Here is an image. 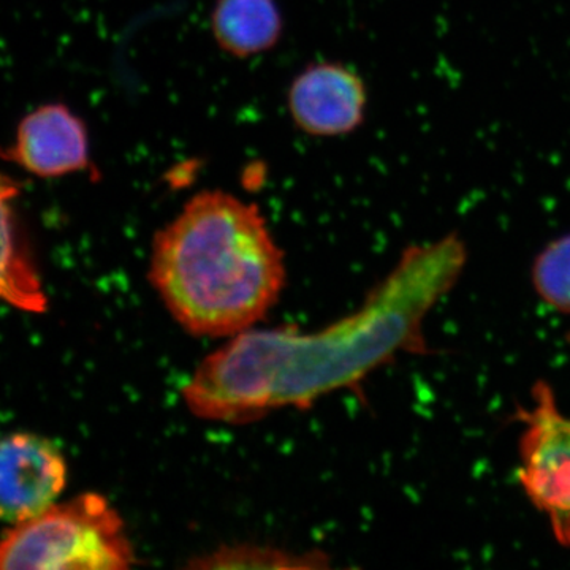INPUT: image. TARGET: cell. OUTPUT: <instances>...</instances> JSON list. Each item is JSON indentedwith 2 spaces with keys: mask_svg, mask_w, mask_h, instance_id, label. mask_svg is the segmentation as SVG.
Here are the masks:
<instances>
[{
  "mask_svg": "<svg viewBox=\"0 0 570 570\" xmlns=\"http://www.w3.org/2000/svg\"><path fill=\"white\" fill-rule=\"evenodd\" d=\"M468 257L456 230L407 246L362 306L325 328H253L230 337L194 371L184 403L195 417L245 425L358 387L404 352L430 354L428 314L459 283Z\"/></svg>",
  "mask_w": 570,
  "mask_h": 570,
  "instance_id": "1",
  "label": "cell"
},
{
  "mask_svg": "<svg viewBox=\"0 0 570 570\" xmlns=\"http://www.w3.org/2000/svg\"><path fill=\"white\" fill-rule=\"evenodd\" d=\"M285 277L261 208L224 190L195 194L154 235L149 281L190 335L230 340L253 330L275 307Z\"/></svg>",
  "mask_w": 570,
  "mask_h": 570,
  "instance_id": "2",
  "label": "cell"
},
{
  "mask_svg": "<svg viewBox=\"0 0 570 570\" xmlns=\"http://www.w3.org/2000/svg\"><path fill=\"white\" fill-rule=\"evenodd\" d=\"M135 561L122 517L99 493L56 502L0 539L2 570H124Z\"/></svg>",
  "mask_w": 570,
  "mask_h": 570,
  "instance_id": "3",
  "label": "cell"
},
{
  "mask_svg": "<svg viewBox=\"0 0 570 570\" xmlns=\"http://www.w3.org/2000/svg\"><path fill=\"white\" fill-rule=\"evenodd\" d=\"M531 409L521 407L519 480L539 512L549 519L561 546L570 547V417L558 407L553 390L538 382Z\"/></svg>",
  "mask_w": 570,
  "mask_h": 570,
  "instance_id": "4",
  "label": "cell"
},
{
  "mask_svg": "<svg viewBox=\"0 0 570 570\" xmlns=\"http://www.w3.org/2000/svg\"><path fill=\"white\" fill-rule=\"evenodd\" d=\"M370 94L362 75L343 62L305 67L287 91V110L299 132L316 138L347 137L366 121Z\"/></svg>",
  "mask_w": 570,
  "mask_h": 570,
  "instance_id": "5",
  "label": "cell"
},
{
  "mask_svg": "<svg viewBox=\"0 0 570 570\" xmlns=\"http://www.w3.org/2000/svg\"><path fill=\"white\" fill-rule=\"evenodd\" d=\"M66 456L36 433L0 438V521L14 527L59 501L67 487Z\"/></svg>",
  "mask_w": 570,
  "mask_h": 570,
  "instance_id": "6",
  "label": "cell"
},
{
  "mask_svg": "<svg viewBox=\"0 0 570 570\" xmlns=\"http://www.w3.org/2000/svg\"><path fill=\"white\" fill-rule=\"evenodd\" d=\"M0 159L39 178L80 174L91 167L88 127L66 105H43L22 119L17 141L0 148Z\"/></svg>",
  "mask_w": 570,
  "mask_h": 570,
  "instance_id": "7",
  "label": "cell"
},
{
  "mask_svg": "<svg viewBox=\"0 0 570 570\" xmlns=\"http://www.w3.org/2000/svg\"><path fill=\"white\" fill-rule=\"evenodd\" d=\"M20 187L0 175V302L22 313L43 314L48 296L28 246L22 242L11 202Z\"/></svg>",
  "mask_w": 570,
  "mask_h": 570,
  "instance_id": "8",
  "label": "cell"
},
{
  "mask_svg": "<svg viewBox=\"0 0 570 570\" xmlns=\"http://www.w3.org/2000/svg\"><path fill=\"white\" fill-rule=\"evenodd\" d=\"M283 13L276 0H217L212 32L217 47L238 59L273 50L283 37Z\"/></svg>",
  "mask_w": 570,
  "mask_h": 570,
  "instance_id": "9",
  "label": "cell"
},
{
  "mask_svg": "<svg viewBox=\"0 0 570 570\" xmlns=\"http://www.w3.org/2000/svg\"><path fill=\"white\" fill-rule=\"evenodd\" d=\"M328 557L321 551L294 553L266 546L220 547L189 562L198 569H324Z\"/></svg>",
  "mask_w": 570,
  "mask_h": 570,
  "instance_id": "10",
  "label": "cell"
},
{
  "mask_svg": "<svg viewBox=\"0 0 570 570\" xmlns=\"http://www.w3.org/2000/svg\"><path fill=\"white\" fill-rule=\"evenodd\" d=\"M532 285L542 302L570 314V234L547 243L532 264Z\"/></svg>",
  "mask_w": 570,
  "mask_h": 570,
  "instance_id": "11",
  "label": "cell"
}]
</instances>
